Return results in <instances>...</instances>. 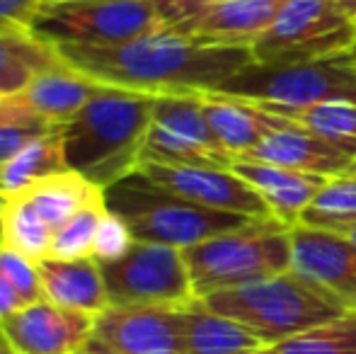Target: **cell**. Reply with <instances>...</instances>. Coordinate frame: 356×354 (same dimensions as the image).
<instances>
[{
	"mask_svg": "<svg viewBox=\"0 0 356 354\" xmlns=\"http://www.w3.org/2000/svg\"><path fill=\"white\" fill-rule=\"evenodd\" d=\"M286 0H213L172 32L216 47L250 49L277 19Z\"/></svg>",
	"mask_w": 356,
	"mask_h": 354,
	"instance_id": "14",
	"label": "cell"
},
{
	"mask_svg": "<svg viewBox=\"0 0 356 354\" xmlns=\"http://www.w3.org/2000/svg\"><path fill=\"white\" fill-rule=\"evenodd\" d=\"M354 42V19L334 0H286L250 51L257 63H305L349 51Z\"/></svg>",
	"mask_w": 356,
	"mask_h": 354,
	"instance_id": "8",
	"label": "cell"
},
{
	"mask_svg": "<svg viewBox=\"0 0 356 354\" xmlns=\"http://www.w3.org/2000/svg\"><path fill=\"white\" fill-rule=\"evenodd\" d=\"M47 3H61V0H47Z\"/></svg>",
	"mask_w": 356,
	"mask_h": 354,
	"instance_id": "44",
	"label": "cell"
},
{
	"mask_svg": "<svg viewBox=\"0 0 356 354\" xmlns=\"http://www.w3.org/2000/svg\"><path fill=\"white\" fill-rule=\"evenodd\" d=\"M199 303L218 316L238 321L267 347L349 313L337 298L293 269L262 282L209 293L199 298Z\"/></svg>",
	"mask_w": 356,
	"mask_h": 354,
	"instance_id": "3",
	"label": "cell"
},
{
	"mask_svg": "<svg viewBox=\"0 0 356 354\" xmlns=\"http://www.w3.org/2000/svg\"><path fill=\"white\" fill-rule=\"evenodd\" d=\"M61 68H66V63L56 49L39 42L27 29L0 32V97L24 90L42 73Z\"/></svg>",
	"mask_w": 356,
	"mask_h": 354,
	"instance_id": "20",
	"label": "cell"
},
{
	"mask_svg": "<svg viewBox=\"0 0 356 354\" xmlns=\"http://www.w3.org/2000/svg\"><path fill=\"white\" fill-rule=\"evenodd\" d=\"M213 95L257 104L272 114L323 102H356V66L349 51L305 63L252 61L220 83Z\"/></svg>",
	"mask_w": 356,
	"mask_h": 354,
	"instance_id": "6",
	"label": "cell"
},
{
	"mask_svg": "<svg viewBox=\"0 0 356 354\" xmlns=\"http://www.w3.org/2000/svg\"><path fill=\"white\" fill-rule=\"evenodd\" d=\"M17 194H22L42 214V218L51 226L54 233L68 218L75 216L80 209L104 199V189L95 187L92 182H88L83 175H78L73 170H63L56 172V175L37 179V182L29 184L27 189H22Z\"/></svg>",
	"mask_w": 356,
	"mask_h": 354,
	"instance_id": "21",
	"label": "cell"
},
{
	"mask_svg": "<svg viewBox=\"0 0 356 354\" xmlns=\"http://www.w3.org/2000/svg\"><path fill=\"white\" fill-rule=\"evenodd\" d=\"M163 29L150 0L42 3L27 24V32L49 47H117Z\"/></svg>",
	"mask_w": 356,
	"mask_h": 354,
	"instance_id": "7",
	"label": "cell"
},
{
	"mask_svg": "<svg viewBox=\"0 0 356 354\" xmlns=\"http://www.w3.org/2000/svg\"><path fill=\"white\" fill-rule=\"evenodd\" d=\"M197 298L238 289L291 272V228L277 218L254 221L240 231L223 233L182 250Z\"/></svg>",
	"mask_w": 356,
	"mask_h": 354,
	"instance_id": "5",
	"label": "cell"
},
{
	"mask_svg": "<svg viewBox=\"0 0 356 354\" xmlns=\"http://www.w3.org/2000/svg\"><path fill=\"white\" fill-rule=\"evenodd\" d=\"M44 0H0V32L27 29L32 15Z\"/></svg>",
	"mask_w": 356,
	"mask_h": 354,
	"instance_id": "33",
	"label": "cell"
},
{
	"mask_svg": "<svg viewBox=\"0 0 356 354\" xmlns=\"http://www.w3.org/2000/svg\"><path fill=\"white\" fill-rule=\"evenodd\" d=\"M211 3H213V0H211Z\"/></svg>",
	"mask_w": 356,
	"mask_h": 354,
	"instance_id": "47",
	"label": "cell"
},
{
	"mask_svg": "<svg viewBox=\"0 0 356 354\" xmlns=\"http://www.w3.org/2000/svg\"><path fill=\"white\" fill-rule=\"evenodd\" d=\"M197 97L202 99L204 114H207V122L211 124L216 138L223 143V148L233 156V161L252 153L269 134L298 127L291 119L267 112L257 104L240 102V99L213 92H204Z\"/></svg>",
	"mask_w": 356,
	"mask_h": 354,
	"instance_id": "17",
	"label": "cell"
},
{
	"mask_svg": "<svg viewBox=\"0 0 356 354\" xmlns=\"http://www.w3.org/2000/svg\"><path fill=\"white\" fill-rule=\"evenodd\" d=\"M78 76L148 95H202L254 61L245 47H216L172 29L117 47H54Z\"/></svg>",
	"mask_w": 356,
	"mask_h": 354,
	"instance_id": "1",
	"label": "cell"
},
{
	"mask_svg": "<svg viewBox=\"0 0 356 354\" xmlns=\"http://www.w3.org/2000/svg\"><path fill=\"white\" fill-rule=\"evenodd\" d=\"M5 241V199L0 197V246Z\"/></svg>",
	"mask_w": 356,
	"mask_h": 354,
	"instance_id": "38",
	"label": "cell"
},
{
	"mask_svg": "<svg viewBox=\"0 0 356 354\" xmlns=\"http://www.w3.org/2000/svg\"><path fill=\"white\" fill-rule=\"evenodd\" d=\"M155 95L107 88L58 127L68 170L83 175L99 189H109L134 175L153 124Z\"/></svg>",
	"mask_w": 356,
	"mask_h": 354,
	"instance_id": "2",
	"label": "cell"
},
{
	"mask_svg": "<svg viewBox=\"0 0 356 354\" xmlns=\"http://www.w3.org/2000/svg\"><path fill=\"white\" fill-rule=\"evenodd\" d=\"M349 177H356V163H354V170H352V175H349Z\"/></svg>",
	"mask_w": 356,
	"mask_h": 354,
	"instance_id": "43",
	"label": "cell"
},
{
	"mask_svg": "<svg viewBox=\"0 0 356 354\" xmlns=\"http://www.w3.org/2000/svg\"><path fill=\"white\" fill-rule=\"evenodd\" d=\"M334 3L339 5V10H342L349 19H356V0H334Z\"/></svg>",
	"mask_w": 356,
	"mask_h": 354,
	"instance_id": "36",
	"label": "cell"
},
{
	"mask_svg": "<svg viewBox=\"0 0 356 354\" xmlns=\"http://www.w3.org/2000/svg\"><path fill=\"white\" fill-rule=\"evenodd\" d=\"M0 99H3V97H0Z\"/></svg>",
	"mask_w": 356,
	"mask_h": 354,
	"instance_id": "48",
	"label": "cell"
},
{
	"mask_svg": "<svg viewBox=\"0 0 356 354\" xmlns=\"http://www.w3.org/2000/svg\"><path fill=\"white\" fill-rule=\"evenodd\" d=\"M15 354H80L92 342L95 316L37 301L0 323Z\"/></svg>",
	"mask_w": 356,
	"mask_h": 354,
	"instance_id": "12",
	"label": "cell"
},
{
	"mask_svg": "<svg viewBox=\"0 0 356 354\" xmlns=\"http://www.w3.org/2000/svg\"><path fill=\"white\" fill-rule=\"evenodd\" d=\"M347 238H349V241H352V243H354V246H356V228H354V231H352V233H349V236H347Z\"/></svg>",
	"mask_w": 356,
	"mask_h": 354,
	"instance_id": "42",
	"label": "cell"
},
{
	"mask_svg": "<svg viewBox=\"0 0 356 354\" xmlns=\"http://www.w3.org/2000/svg\"><path fill=\"white\" fill-rule=\"evenodd\" d=\"M230 170L243 177L264 199L272 216L289 228L298 226L303 211L313 204L320 189L330 182L327 177L289 170V168L269 166V163L259 161H245V158L233 161Z\"/></svg>",
	"mask_w": 356,
	"mask_h": 354,
	"instance_id": "15",
	"label": "cell"
},
{
	"mask_svg": "<svg viewBox=\"0 0 356 354\" xmlns=\"http://www.w3.org/2000/svg\"><path fill=\"white\" fill-rule=\"evenodd\" d=\"M51 226L22 194H13L5 199V248L34 262H42L51 252Z\"/></svg>",
	"mask_w": 356,
	"mask_h": 354,
	"instance_id": "27",
	"label": "cell"
},
{
	"mask_svg": "<svg viewBox=\"0 0 356 354\" xmlns=\"http://www.w3.org/2000/svg\"><path fill=\"white\" fill-rule=\"evenodd\" d=\"M109 306L187 308L199 301L182 250L134 241L127 255L99 262Z\"/></svg>",
	"mask_w": 356,
	"mask_h": 354,
	"instance_id": "9",
	"label": "cell"
},
{
	"mask_svg": "<svg viewBox=\"0 0 356 354\" xmlns=\"http://www.w3.org/2000/svg\"><path fill=\"white\" fill-rule=\"evenodd\" d=\"M63 170H68L66 156H63V138L61 131L54 129L29 141L17 156L0 166V197L8 199L27 189L37 179Z\"/></svg>",
	"mask_w": 356,
	"mask_h": 354,
	"instance_id": "23",
	"label": "cell"
},
{
	"mask_svg": "<svg viewBox=\"0 0 356 354\" xmlns=\"http://www.w3.org/2000/svg\"><path fill=\"white\" fill-rule=\"evenodd\" d=\"M349 58H352V63L356 66V42L352 44V47H349Z\"/></svg>",
	"mask_w": 356,
	"mask_h": 354,
	"instance_id": "40",
	"label": "cell"
},
{
	"mask_svg": "<svg viewBox=\"0 0 356 354\" xmlns=\"http://www.w3.org/2000/svg\"><path fill=\"white\" fill-rule=\"evenodd\" d=\"M80 354H117V352H112V350H107V347H102V345H97V342H90L88 347H85Z\"/></svg>",
	"mask_w": 356,
	"mask_h": 354,
	"instance_id": "37",
	"label": "cell"
},
{
	"mask_svg": "<svg viewBox=\"0 0 356 354\" xmlns=\"http://www.w3.org/2000/svg\"><path fill=\"white\" fill-rule=\"evenodd\" d=\"M138 172L158 187L187 199V202L199 204V207L240 214V216L250 218H274L264 199L233 170L141 163Z\"/></svg>",
	"mask_w": 356,
	"mask_h": 354,
	"instance_id": "11",
	"label": "cell"
},
{
	"mask_svg": "<svg viewBox=\"0 0 356 354\" xmlns=\"http://www.w3.org/2000/svg\"><path fill=\"white\" fill-rule=\"evenodd\" d=\"M24 306H27V303L22 301V296H19L13 289V284L0 274V323L8 321V318L15 316L17 311H22Z\"/></svg>",
	"mask_w": 356,
	"mask_h": 354,
	"instance_id": "35",
	"label": "cell"
},
{
	"mask_svg": "<svg viewBox=\"0 0 356 354\" xmlns=\"http://www.w3.org/2000/svg\"><path fill=\"white\" fill-rule=\"evenodd\" d=\"M238 161V158H235ZM245 161H259L269 166H282L289 170L310 172L320 177H349L354 170V158L334 148L325 138L305 131L300 127H291L284 131H274L245 156Z\"/></svg>",
	"mask_w": 356,
	"mask_h": 354,
	"instance_id": "16",
	"label": "cell"
},
{
	"mask_svg": "<svg viewBox=\"0 0 356 354\" xmlns=\"http://www.w3.org/2000/svg\"><path fill=\"white\" fill-rule=\"evenodd\" d=\"M104 214H107L104 199L80 209L75 216L68 218V221L54 233L49 257H51V260H85V257H92L95 236H97L99 221L104 218Z\"/></svg>",
	"mask_w": 356,
	"mask_h": 354,
	"instance_id": "29",
	"label": "cell"
},
{
	"mask_svg": "<svg viewBox=\"0 0 356 354\" xmlns=\"http://www.w3.org/2000/svg\"><path fill=\"white\" fill-rule=\"evenodd\" d=\"M131 246H134V236L127 223L114 216V214L109 211L104 214V218L99 221L97 236H95V248H92L95 260L97 262L119 260L122 255H127Z\"/></svg>",
	"mask_w": 356,
	"mask_h": 354,
	"instance_id": "31",
	"label": "cell"
},
{
	"mask_svg": "<svg viewBox=\"0 0 356 354\" xmlns=\"http://www.w3.org/2000/svg\"><path fill=\"white\" fill-rule=\"evenodd\" d=\"M104 204L109 214L127 223L134 241L160 243L177 250H187L216 236L240 231L252 226L254 221H264L199 207L153 184L138 170L104 189Z\"/></svg>",
	"mask_w": 356,
	"mask_h": 354,
	"instance_id": "4",
	"label": "cell"
},
{
	"mask_svg": "<svg viewBox=\"0 0 356 354\" xmlns=\"http://www.w3.org/2000/svg\"><path fill=\"white\" fill-rule=\"evenodd\" d=\"M0 274L13 284V289L22 296V301L27 303V306L29 303L44 301L39 262H34V260H29V257L19 255V252L10 250V248L0 246Z\"/></svg>",
	"mask_w": 356,
	"mask_h": 354,
	"instance_id": "30",
	"label": "cell"
},
{
	"mask_svg": "<svg viewBox=\"0 0 356 354\" xmlns=\"http://www.w3.org/2000/svg\"><path fill=\"white\" fill-rule=\"evenodd\" d=\"M99 83L78 76L71 68L49 71L37 76L24 90H19L17 99L49 129H58L68 124L95 95L99 92Z\"/></svg>",
	"mask_w": 356,
	"mask_h": 354,
	"instance_id": "19",
	"label": "cell"
},
{
	"mask_svg": "<svg viewBox=\"0 0 356 354\" xmlns=\"http://www.w3.org/2000/svg\"><path fill=\"white\" fill-rule=\"evenodd\" d=\"M293 265L291 269L310 279L334 296L347 311L356 313V246L349 238L313 231L305 226L291 228Z\"/></svg>",
	"mask_w": 356,
	"mask_h": 354,
	"instance_id": "13",
	"label": "cell"
},
{
	"mask_svg": "<svg viewBox=\"0 0 356 354\" xmlns=\"http://www.w3.org/2000/svg\"><path fill=\"white\" fill-rule=\"evenodd\" d=\"M272 354H356V313L349 311L272 347Z\"/></svg>",
	"mask_w": 356,
	"mask_h": 354,
	"instance_id": "28",
	"label": "cell"
},
{
	"mask_svg": "<svg viewBox=\"0 0 356 354\" xmlns=\"http://www.w3.org/2000/svg\"><path fill=\"white\" fill-rule=\"evenodd\" d=\"M248 354H272V347H262V350H254V352H248Z\"/></svg>",
	"mask_w": 356,
	"mask_h": 354,
	"instance_id": "41",
	"label": "cell"
},
{
	"mask_svg": "<svg viewBox=\"0 0 356 354\" xmlns=\"http://www.w3.org/2000/svg\"><path fill=\"white\" fill-rule=\"evenodd\" d=\"M354 24H356V19H354Z\"/></svg>",
	"mask_w": 356,
	"mask_h": 354,
	"instance_id": "45",
	"label": "cell"
},
{
	"mask_svg": "<svg viewBox=\"0 0 356 354\" xmlns=\"http://www.w3.org/2000/svg\"><path fill=\"white\" fill-rule=\"evenodd\" d=\"M187 354H248L267 347L238 321L204 308L199 301L184 308Z\"/></svg>",
	"mask_w": 356,
	"mask_h": 354,
	"instance_id": "22",
	"label": "cell"
},
{
	"mask_svg": "<svg viewBox=\"0 0 356 354\" xmlns=\"http://www.w3.org/2000/svg\"><path fill=\"white\" fill-rule=\"evenodd\" d=\"M54 131V129H51ZM47 131L29 127H17V124H0V166L8 163L10 158H15L29 141H34L37 136H42Z\"/></svg>",
	"mask_w": 356,
	"mask_h": 354,
	"instance_id": "32",
	"label": "cell"
},
{
	"mask_svg": "<svg viewBox=\"0 0 356 354\" xmlns=\"http://www.w3.org/2000/svg\"><path fill=\"white\" fill-rule=\"evenodd\" d=\"M184 308L109 306L95 316L97 345L117 354H187Z\"/></svg>",
	"mask_w": 356,
	"mask_h": 354,
	"instance_id": "10",
	"label": "cell"
},
{
	"mask_svg": "<svg viewBox=\"0 0 356 354\" xmlns=\"http://www.w3.org/2000/svg\"><path fill=\"white\" fill-rule=\"evenodd\" d=\"M0 354H15V352H13V347H10V342L5 340L3 330H0Z\"/></svg>",
	"mask_w": 356,
	"mask_h": 354,
	"instance_id": "39",
	"label": "cell"
},
{
	"mask_svg": "<svg viewBox=\"0 0 356 354\" xmlns=\"http://www.w3.org/2000/svg\"><path fill=\"white\" fill-rule=\"evenodd\" d=\"M279 117L291 119L356 161V102H323L303 109H284Z\"/></svg>",
	"mask_w": 356,
	"mask_h": 354,
	"instance_id": "25",
	"label": "cell"
},
{
	"mask_svg": "<svg viewBox=\"0 0 356 354\" xmlns=\"http://www.w3.org/2000/svg\"><path fill=\"white\" fill-rule=\"evenodd\" d=\"M153 122L170 129L172 134L189 138L197 146L216 153L223 161L233 163V156L223 148V143L216 138L211 124L207 122L202 99L197 95H155Z\"/></svg>",
	"mask_w": 356,
	"mask_h": 354,
	"instance_id": "24",
	"label": "cell"
},
{
	"mask_svg": "<svg viewBox=\"0 0 356 354\" xmlns=\"http://www.w3.org/2000/svg\"><path fill=\"white\" fill-rule=\"evenodd\" d=\"M158 15L163 17L165 27L172 29L182 24L184 19L194 17L202 8H207L211 0H150Z\"/></svg>",
	"mask_w": 356,
	"mask_h": 354,
	"instance_id": "34",
	"label": "cell"
},
{
	"mask_svg": "<svg viewBox=\"0 0 356 354\" xmlns=\"http://www.w3.org/2000/svg\"><path fill=\"white\" fill-rule=\"evenodd\" d=\"M44 298L71 311L99 316L109 308L102 269L95 257L85 260H42L39 262Z\"/></svg>",
	"mask_w": 356,
	"mask_h": 354,
	"instance_id": "18",
	"label": "cell"
},
{
	"mask_svg": "<svg viewBox=\"0 0 356 354\" xmlns=\"http://www.w3.org/2000/svg\"><path fill=\"white\" fill-rule=\"evenodd\" d=\"M44 3H47V0H44Z\"/></svg>",
	"mask_w": 356,
	"mask_h": 354,
	"instance_id": "46",
	"label": "cell"
},
{
	"mask_svg": "<svg viewBox=\"0 0 356 354\" xmlns=\"http://www.w3.org/2000/svg\"><path fill=\"white\" fill-rule=\"evenodd\" d=\"M300 226L344 236L356 228V177H334L300 216Z\"/></svg>",
	"mask_w": 356,
	"mask_h": 354,
	"instance_id": "26",
	"label": "cell"
}]
</instances>
